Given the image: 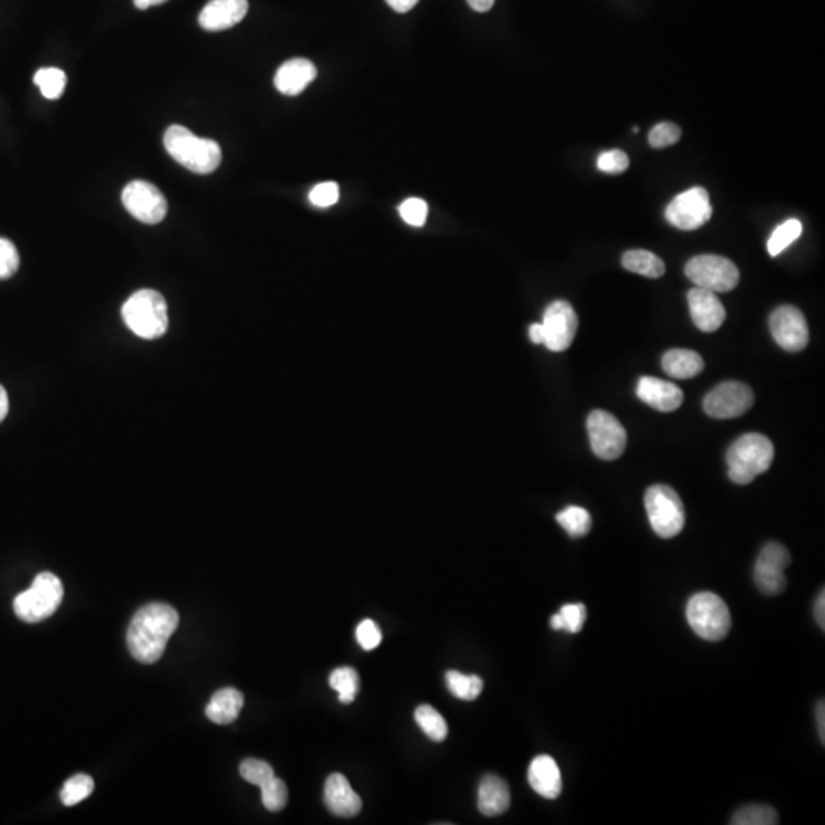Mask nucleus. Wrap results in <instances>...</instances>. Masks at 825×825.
<instances>
[{"label": "nucleus", "mask_w": 825, "mask_h": 825, "mask_svg": "<svg viewBox=\"0 0 825 825\" xmlns=\"http://www.w3.org/2000/svg\"><path fill=\"white\" fill-rule=\"evenodd\" d=\"M179 625L172 605L153 602L138 610L127 630V647L141 664H155Z\"/></svg>", "instance_id": "1"}, {"label": "nucleus", "mask_w": 825, "mask_h": 825, "mask_svg": "<svg viewBox=\"0 0 825 825\" xmlns=\"http://www.w3.org/2000/svg\"><path fill=\"white\" fill-rule=\"evenodd\" d=\"M164 146L176 162L198 175L216 172L222 162L219 144L207 138H199L187 127L170 126L164 135Z\"/></svg>", "instance_id": "2"}, {"label": "nucleus", "mask_w": 825, "mask_h": 825, "mask_svg": "<svg viewBox=\"0 0 825 825\" xmlns=\"http://www.w3.org/2000/svg\"><path fill=\"white\" fill-rule=\"evenodd\" d=\"M774 444L763 434L749 433L735 440L726 454L728 476L737 485H748L766 473L774 462Z\"/></svg>", "instance_id": "3"}, {"label": "nucleus", "mask_w": 825, "mask_h": 825, "mask_svg": "<svg viewBox=\"0 0 825 825\" xmlns=\"http://www.w3.org/2000/svg\"><path fill=\"white\" fill-rule=\"evenodd\" d=\"M124 323L136 337L156 340L169 329L167 301L153 289L135 292L121 309Z\"/></svg>", "instance_id": "4"}, {"label": "nucleus", "mask_w": 825, "mask_h": 825, "mask_svg": "<svg viewBox=\"0 0 825 825\" xmlns=\"http://www.w3.org/2000/svg\"><path fill=\"white\" fill-rule=\"evenodd\" d=\"M63 601V584L54 573H39L33 586L14 599V613L28 624L45 621L54 615Z\"/></svg>", "instance_id": "5"}, {"label": "nucleus", "mask_w": 825, "mask_h": 825, "mask_svg": "<svg viewBox=\"0 0 825 825\" xmlns=\"http://www.w3.org/2000/svg\"><path fill=\"white\" fill-rule=\"evenodd\" d=\"M686 618L699 638L719 642L731 630V613L719 595L702 592L694 595L686 605Z\"/></svg>", "instance_id": "6"}, {"label": "nucleus", "mask_w": 825, "mask_h": 825, "mask_svg": "<svg viewBox=\"0 0 825 825\" xmlns=\"http://www.w3.org/2000/svg\"><path fill=\"white\" fill-rule=\"evenodd\" d=\"M645 509L651 528L660 538H674L685 528V506L670 486L654 485L648 488Z\"/></svg>", "instance_id": "7"}, {"label": "nucleus", "mask_w": 825, "mask_h": 825, "mask_svg": "<svg viewBox=\"0 0 825 825\" xmlns=\"http://www.w3.org/2000/svg\"><path fill=\"white\" fill-rule=\"evenodd\" d=\"M685 272L697 288L708 289L715 294L732 291L740 282V271L735 263L714 254L694 257L686 263Z\"/></svg>", "instance_id": "8"}, {"label": "nucleus", "mask_w": 825, "mask_h": 825, "mask_svg": "<svg viewBox=\"0 0 825 825\" xmlns=\"http://www.w3.org/2000/svg\"><path fill=\"white\" fill-rule=\"evenodd\" d=\"M590 445L593 453L602 460H615L627 447V431L624 425L604 410H595L587 419Z\"/></svg>", "instance_id": "9"}, {"label": "nucleus", "mask_w": 825, "mask_h": 825, "mask_svg": "<svg viewBox=\"0 0 825 825\" xmlns=\"http://www.w3.org/2000/svg\"><path fill=\"white\" fill-rule=\"evenodd\" d=\"M668 222L683 231H693L703 227L712 216L708 191L702 187L683 191L670 202L665 211Z\"/></svg>", "instance_id": "10"}, {"label": "nucleus", "mask_w": 825, "mask_h": 825, "mask_svg": "<svg viewBox=\"0 0 825 825\" xmlns=\"http://www.w3.org/2000/svg\"><path fill=\"white\" fill-rule=\"evenodd\" d=\"M754 392L743 382L728 381L717 385L705 396L703 408L714 419H734L745 415L754 405Z\"/></svg>", "instance_id": "11"}, {"label": "nucleus", "mask_w": 825, "mask_h": 825, "mask_svg": "<svg viewBox=\"0 0 825 825\" xmlns=\"http://www.w3.org/2000/svg\"><path fill=\"white\" fill-rule=\"evenodd\" d=\"M123 205L143 224L156 225L167 216L169 204L156 185L147 181H132L123 190Z\"/></svg>", "instance_id": "12"}, {"label": "nucleus", "mask_w": 825, "mask_h": 825, "mask_svg": "<svg viewBox=\"0 0 825 825\" xmlns=\"http://www.w3.org/2000/svg\"><path fill=\"white\" fill-rule=\"evenodd\" d=\"M790 564L789 550L783 544L767 543L755 563V586L767 596H777L786 590L784 570Z\"/></svg>", "instance_id": "13"}, {"label": "nucleus", "mask_w": 825, "mask_h": 825, "mask_svg": "<svg viewBox=\"0 0 825 825\" xmlns=\"http://www.w3.org/2000/svg\"><path fill=\"white\" fill-rule=\"evenodd\" d=\"M543 344L552 352H564L575 340L578 330V315L569 301L557 300L544 311Z\"/></svg>", "instance_id": "14"}, {"label": "nucleus", "mask_w": 825, "mask_h": 825, "mask_svg": "<svg viewBox=\"0 0 825 825\" xmlns=\"http://www.w3.org/2000/svg\"><path fill=\"white\" fill-rule=\"evenodd\" d=\"M770 332L778 346L787 352H801L809 344V326L806 317L795 306H780L769 318Z\"/></svg>", "instance_id": "15"}, {"label": "nucleus", "mask_w": 825, "mask_h": 825, "mask_svg": "<svg viewBox=\"0 0 825 825\" xmlns=\"http://www.w3.org/2000/svg\"><path fill=\"white\" fill-rule=\"evenodd\" d=\"M688 305H690L694 324L702 332H715L725 323V306L722 305V301L715 295V292L696 286L688 292Z\"/></svg>", "instance_id": "16"}, {"label": "nucleus", "mask_w": 825, "mask_h": 825, "mask_svg": "<svg viewBox=\"0 0 825 825\" xmlns=\"http://www.w3.org/2000/svg\"><path fill=\"white\" fill-rule=\"evenodd\" d=\"M248 13V0H210L199 14V25L205 31L230 30L242 22Z\"/></svg>", "instance_id": "17"}, {"label": "nucleus", "mask_w": 825, "mask_h": 825, "mask_svg": "<svg viewBox=\"0 0 825 825\" xmlns=\"http://www.w3.org/2000/svg\"><path fill=\"white\" fill-rule=\"evenodd\" d=\"M324 803L330 813L340 818H352L358 815L363 807L360 795L352 789L349 780L344 775L332 774L324 784Z\"/></svg>", "instance_id": "18"}, {"label": "nucleus", "mask_w": 825, "mask_h": 825, "mask_svg": "<svg viewBox=\"0 0 825 825\" xmlns=\"http://www.w3.org/2000/svg\"><path fill=\"white\" fill-rule=\"evenodd\" d=\"M636 395L645 404L662 413H670L682 405L683 393L673 382L644 376L639 379Z\"/></svg>", "instance_id": "19"}, {"label": "nucleus", "mask_w": 825, "mask_h": 825, "mask_svg": "<svg viewBox=\"0 0 825 825\" xmlns=\"http://www.w3.org/2000/svg\"><path fill=\"white\" fill-rule=\"evenodd\" d=\"M528 780L532 789L546 800H555L563 790V778L557 761L549 755H538L532 760L528 770Z\"/></svg>", "instance_id": "20"}, {"label": "nucleus", "mask_w": 825, "mask_h": 825, "mask_svg": "<svg viewBox=\"0 0 825 825\" xmlns=\"http://www.w3.org/2000/svg\"><path fill=\"white\" fill-rule=\"evenodd\" d=\"M317 78V68L308 59H292L283 63L275 74L274 85L283 95L301 94Z\"/></svg>", "instance_id": "21"}, {"label": "nucleus", "mask_w": 825, "mask_h": 825, "mask_svg": "<svg viewBox=\"0 0 825 825\" xmlns=\"http://www.w3.org/2000/svg\"><path fill=\"white\" fill-rule=\"evenodd\" d=\"M477 806L485 816L503 815L511 806V790L505 780L497 775H486L479 786Z\"/></svg>", "instance_id": "22"}, {"label": "nucleus", "mask_w": 825, "mask_h": 825, "mask_svg": "<svg viewBox=\"0 0 825 825\" xmlns=\"http://www.w3.org/2000/svg\"><path fill=\"white\" fill-rule=\"evenodd\" d=\"M243 703H245V699H243V694L239 690L224 688V690L217 691L211 697L210 703L205 709V714L211 722L217 723V725H230V723L236 722L237 717H239Z\"/></svg>", "instance_id": "23"}, {"label": "nucleus", "mask_w": 825, "mask_h": 825, "mask_svg": "<svg viewBox=\"0 0 825 825\" xmlns=\"http://www.w3.org/2000/svg\"><path fill=\"white\" fill-rule=\"evenodd\" d=\"M662 367L667 375L676 379H691L700 375L705 369L702 356L693 350H668L662 358Z\"/></svg>", "instance_id": "24"}, {"label": "nucleus", "mask_w": 825, "mask_h": 825, "mask_svg": "<svg viewBox=\"0 0 825 825\" xmlns=\"http://www.w3.org/2000/svg\"><path fill=\"white\" fill-rule=\"evenodd\" d=\"M622 266L627 271L644 275L648 279H659L665 274L664 260L651 251L631 250L622 256Z\"/></svg>", "instance_id": "25"}, {"label": "nucleus", "mask_w": 825, "mask_h": 825, "mask_svg": "<svg viewBox=\"0 0 825 825\" xmlns=\"http://www.w3.org/2000/svg\"><path fill=\"white\" fill-rule=\"evenodd\" d=\"M448 690L451 691L454 697L460 700H476L482 694L483 680L477 674H463L459 671H448L447 676Z\"/></svg>", "instance_id": "26"}, {"label": "nucleus", "mask_w": 825, "mask_h": 825, "mask_svg": "<svg viewBox=\"0 0 825 825\" xmlns=\"http://www.w3.org/2000/svg\"><path fill=\"white\" fill-rule=\"evenodd\" d=\"M329 685L332 690L337 691L340 702L349 705L355 702L356 694L360 691V676L353 668H337L330 674Z\"/></svg>", "instance_id": "27"}, {"label": "nucleus", "mask_w": 825, "mask_h": 825, "mask_svg": "<svg viewBox=\"0 0 825 825\" xmlns=\"http://www.w3.org/2000/svg\"><path fill=\"white\" fill-rule=\"evenodd\" d=\"M415 719L416 723L419 725V728L424 731V734L427 735L430 740L440 743V741H444L445 738H447V722H445L442 714H440L437 709H434L433 706H418V709H416L415 712Z\"/></svg>", "instance_id": "28"}, {"label": "nucleus", "mask_w": 825, "mask_h": 825, "mask_svg": "<svg viewBox=\"0 0 825 825\" xmlns=\"http://www.w3.org/2000/svg\"><path fill=\"white\" fill-rule=\"evenodd\" d=\"M587 619L586 605L581 604H566L561 607L557 615L550 618V627L554 630H564L567 633H580L583 630L584 622Z\"/></svg>", "instance_id": "29"}, {"label": "nucleus", "mask_w": 825, "mask_h": 825, "mask_svg": "<svg viewBox=\"0 0 825 825\" xmlns=\"http://www.w3.org/2000/svg\"><path fill=\"white\" fill-rule=\"evenodd\" d=\"M557 521L572 538L584 537L592 529V517L581 506H567L557 515Z\"/></svg>", "instance_id": "30"}, {"label": "nucleus", "mask_w": 825, "mask_h": 825, "mask_svg": "<svg viewBox=\"0 0 825 825\" xmlns=\"http://www.w3.org/2000/svg\"><path fill=\"white\" fill-rule=\"evenodd\" d=\"M65 72L59 68H43L34 75V83L40 88L43 97L48 100H57L62 97L63 91L66 88Z\"/></svg>", "instance_id": "31"}, {"label": "nucleus", "mask_w": 825, "mask_h": 825, "mask_svg": "<svg viewBox=\"0 0 825 825\" xmlns=\"http://www.w3.org/2000/svg\"><path fill=\"white\" fill-rule=\"evenodd\" d=\"M801 233H803V225L798 219H789L781 224L767 242V251H769L770 256L777 257L778 254L783 253L801 236Z\"/></svg>", "instance_id": "32"}, {"label": "nucleus", "mask_w": 825, "mask_h": 825, "mask_svg": "<svg viewBox=\"0 0 825 825\" xmlns=\"http://www.w3.org/2000/svg\"><path fill=\"white\" fill-rule=\"evenodd\" d=\"M731 824L734 825H774L778 824V813L774 807L763 806V804H752L743 807L732 816Z\"/></svg>", "instance_id": "33"}, {"label": "nucleus", "mask_w": 825, "mask_h": 825, "mask_svg": "<svg viewBox=\"0 0 825 825\" xmlns=\"http://www.w3.org/2000/svg\"><path fill=\"white\" fill-rule=\"evenodd\" d=\"M94 787V780H92L89 775H74V777L69 778L65 786H63L62 793H60L62 803L68 807L75 806V804L81 803V801L86 800L89 795H92Z\"/></svg>", "instance_id": "34"}, {"label": "nucleus", "mask_w": 825, "mask_h": 825, "mask_svg": "<svg viewBox=\"0 0 825 825\" xmlns=\"http://www.w3.org/2000/svg\"><path fill=\"white\" fill-rule=\"evenodd\" d=\"M240 775H242L243 780L259 787L265 786L268 781L275 777L271 764L256 760V758H246L245 761H242Z\"/></svg>", "instance_id": "35"}, {"label": "nucleus", "mask_w": 825, "mask_h": 825, "mask_svg": "<svg viewBox=\"0 0 825 825\" xmlns=\"http://www.w3.org/2000/svg\"><path fill=\"white\" fill-rule=\"evenodd\" d=\"M262 790V803L269 812H280L288 804V787L280 778L274 777L271 781L260 787Z\"/></svg>", "instance_id": "36"}, {"label": "nucleus", "mask_w": 825, "mask_h": 825, "mask_svg": "<svg viewBox=\"0 0 825 825\" xmlns=\"http://www.w3.org/2000/svg\"><path fill=\"white\" fill-rule=\"evenodd\" d=\"M399 214H401L405 224L411 225V227H422L427 222L428 204L424 199H407L399 207Z\"/></svg>", "instance_id": "37"}, {"label": "nucleus", "mask_w": 825, "mask_h": 825, "mask_svg": "<svg viewBox=\"0 0 825 825\" xmlns=\"http://www.w3.org/2000/svg\"><path fill=\"white\" fill-rule=\"evenodd\" d=\"M20 266L19 251L11 240L0 237V280H7L16 274Z\"/></svg>", "instance_id": "38"}, {"label": "nucleus", "mask_w": 825, "mask_h": 825, "mask_svg": "<svg viewBox=\"0 0 825 825\" xmlns=\"http://www.w3.org/2000/svg\"><path fill=\"white\" fill-rule=\"evenodd\" d=\"M682 136V130L674 123H660L653 127V130L648 136L650 146L654 149H665V147L673 146Z\"/></svg>", "instance_id": "39"}, {"label": "nucleus", "mask_w": 825, "mask_h": 825, "mask_svg": "<svg viewBox=\"0 0 825 825\" xmlns=\"http://www.w3.org/2000/svg\"><path fill=\"white\" fill-rule=\"evenodd\" d=\"M596 165H598V170H601L602 173H607V175H621V173H624L625 170L628 169L630 159H628L627 153L622 152V150H609V152H604L602 155H599Z\"/></svg>", "instance_id": "40"}, {"label": "nucleus", "mask_w": 825, "mask_h": 825, "mask_svg": "<svg viewBox=\"0 0 825 825\" xmlns=\"http://www.w3.org/2000/svg\"><path fill=\"white\" fill-rule=\"evenodd\" d=\"M340 199V187L337 182H321L315 185L309 193V201L315 207L327 208L337 204Z\"/></svg>", "instance_id": "41"}, {"label": "nucleus", "mask_w": 825, "mask_h": 825, "mask_svg": "<svg viewBox=\"0 0 825 825\" xmlns=\"http://www.w3.org/2000/svg\"><path fill=\"white\" fill-rule=\"evenodd\" d=\"M356 641L366 651L375 650L382 641V633L378 624L372 619H364L356 628Z\"/></svg>", "instance_id": "42"}, {"label": "nucleus", "mask_w": 825, "mask_h": 825, "mask_svg": "<svg viewBox=\"0 0 825 825\" xmlns=\"http://www.w3.org/2000/svg\"><path fill=\"white\" fill-rule=\"evenodd\" d=\"M396 13H408L418 5L419 0H385Z\"/></svg>", "instance_id": "43"}, {"label": "nucleus", "mask_w": 825, "mask_h": 825, "mask_svg": "<svg viewBox=\"0 0 825 825\" xmlns=\"http://www.w3.org/2000/svg\"><path fill=\"white\" fill-rule=\"evenodd\" d=\"M815 618L821 630L825 628V592L822 590L821 595L816 599L815 604Z\"/></svg>", "instance_id": "44"}, {"label": "nucleus", "mask_w": 825, "mask_h": 825, "mask_svg": "<svg viewBox=\"0 0 825 825\" xmlns=\"http://www.w3.org/2000/svg\"><path fill=\"white\" fill-rule=\"evenodd\" d=\"M816 722H818V731L819 737H821L822 743L825 741V706L824 700L818 703V708H816Z\"/></svg>", "instance_id": "45"}, {"label": "nucleus", "mask_w": 825, "mask_h": 825, "mask_svg": "<svg viewBox=\"0 0 825 825\" xmlns=\"http://www.w3.org/2000/svg\"><path fill=\"white\" fill-rule=\"evenodd\" d=\"M466 2L477 13H486L494 7L495 0H466Z\"/></svg>", "instance_id": "46"}, {"label": "nucleus", "mask_w": 825, "mask_h": 825, "mask_svg": "<svg viewBox=\"0 0 825 825\" xmlns=\"http://www.w3.org/2000/svg\"><path fill=\"white\" fill-rule=\"evenodd\" d=\"M8 410H10V401H8L7 390L0 385V422L7 418Z\"/></svg>", "instance_id": "47"}, {"label": "nucleus", "mask_w": 825, "mask_h": 825, "mask_svg": "<svg viewBox=\"0 0 825 825\" xmlns=\"http://www.w3.org/2000/svg\"><path fill=\"white\" fill-rule=\"evenodd\" d=\"M529 338H531V341L534 344H543V326L538 323L531 324V327H529Z\"/></svg>", "instance_id": "48"}, {"label": "nucleus", "mask_w": 825, "mask_h": 825, "mask_svg": "<svg viewBox=\"0 0 825 825\" xmlns=\"http://www.w3.org/2000/svg\"><path fill=\"white\" fill-rule=\"evenodd\" d=\"M165 2H167V0H133V4H135L138 10H147V8L165 4Z\"/></svg>", "instance_id": "49"}]
</instances>
